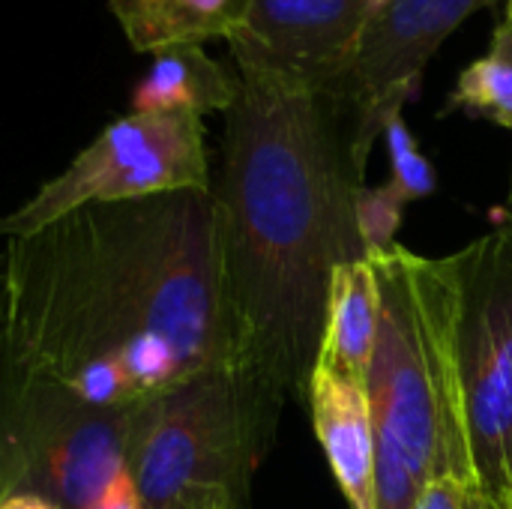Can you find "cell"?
<instances>
[{
    "instance_id": "cell-1",
    "label": "cell",
    "mask_w": 512,
    "mask_h": 509,
    "mask_svg": "<svg viewBox=\"0 0 512 509\" xmlns=\"http://www.w3.org/2000/svg\"><path fill=\"white\" fill-rule=\"evenodd\" d=\"M228 45L240 90L210 192L231 369L273 444L282 405L306 399L333 270L366 258L357 198L372 144L339 93Z\"/></svg>"
},
{
    "instance_id": "cell-2",
    "label": "cell",
    "mask_w": 512,
    "mask_h": 509,
    "mask_svg": "<svg viewBox=\"0 0 512 509\" xmlns=\"http://www.w3.org/2000/svg\"><path fill=\"white\" fill-rule=\"evenodd\" d=\"M0 351L99 408H132L189 381L156 339L99 204L3 237Z\"/></svg>"
},
{
    "instance_id": "cell-3",
    "label": "cell",
    "mask_w": 512,
    "mask_h": 509,
    "mask_svg": "<svg viewBox=\"0 0 512 509\" xmlns=\"http://www.w3.org/2000/svg\"><path fill=\"white\" fill-rule=\"evenodd\" d=\"M381 300L366 396L378 438V509H414L438 480L474 486L459 369L456 258L399 243L366 255Z\"/></svg>"
},
{
    "instance_id": "cell-4",
    "label": "cell",
    "mask_w": 512,
    "mask_h": 509,
    "mask_svg": "<svg viewBox=\"0 0 512 509\" xmlns=\"http://www.w3.org/2000/svg\"><path fill=\"white\" fill-rule=\"evenodd\" d=\"M270 441L234 369H210L129 408L126 471L144 509H246Z\"/></svg>"
},
{
    "instance_id": "cell-5",
    "label": "cell",
    "mask_w": 512,
    "mask_h": 509,
    "mask_svg": "<svg viewBox=\"0 0 512 509\" xmlns=\"http://www.w3.org/2000/svg\"><path fill=\"white\" fill-rule=\"evenodd\" d=\"M129 408H99L0 351V504H87L126 468Z\"/></svg>"
},
{
    "instance_id": "cell-6",
    "label": "cell",
    "mask_w": 512,
    "mask_h": 509,
    "mask_svg": "<svg viewBox=\"0 0 512 509\" xmlns=\"http://www.w3.org/2000/svg\"><path fill=\"white\" fill-rule=\"evenodd\" d=\"M204 120L189 111H129L105 126L57 177L0 216V237H24L93 207L162 192L210 189Z\"/></svg>"
},
{
    "instance_id": "cell-7",
    "label": "cell",
    "mask_w": 512,
    "mask_h": 509,
    "mask_svg": "<svg viewBox=\"0 0 512 509\" xmlns=\"http://www.w3.org/2000/svg\"><path fill=\"white\" fill-rule=\"evenodd\" d=\"M453 258L474 486L507 504L512 495V225L489 231Z\"/></svg>"
},
{
    "instance_id": "cell-8",
    "label": "cell",
    "mask_w": 512,
    "mask_h": 509,
    "mask_svg": "<svg viewBox=\"0 0 512 509\" xmlns=\"http://www.w3.org/2000/svg\"><path fill=\"white\" fill-rule=\"evenodd\" d=\"M498 0H390L363 30L348 75L330 87L357 114L363 138L375 144L390 114L420 90L423 72L450 33Z\"/></svg>"
},
{
    "instance_id": "cell-9",
    "label": "cell",
    "mask_w": 512,
    "mask_h": 509,
    "mask_svg": "<svg viewBox=\"0 0 512 509\" xmlns=\"http://www.w3.org/2000/svg\"><path fill=\"white\" fill-rule=\"evenodd\" d=\"M366 21V0H249L243 24L228 42L312 87L330 90L348 75Z\"/></svg>"
},
{
    "instance_id": "cell-10",
    "label": "cell",
    "mask_w": 512,
    "mask_h": 509,
    "mask_svg": "<svg viewBox=\"0 0 512 509\" xmlns=\"http://www.w3.org/2000/svg\"><path fill=\"white\" fill-rule=\"evenodd\" d=\"M306 402L348 507L378 509V438L366 384L318 360Z\"/></svg>"
},
{
    "instance_id": "cell-11",
    "label": "cell",
    "mask_w": 512,
    "mask_h": 509,
    "mask_svg": "<svg viewBox=\"0 0 512 509\" xmlns=\"http://www.w3.org/2000/svg\"><path fill=\"white\" fill-rule=\"evenodd\" d=\"M129 45L159 54L180 45L228 39L249 9V0H108Z\"/></svg>"
},
{
    "instance_id": "cell-12",
    "label": "cell",
    "mask_w": 512,
    "mask_h": 509,
    "mask_svg": "<svg viewBox=\"0 0 512 509\" xmlns=\"http://www.w3.org/2000/svg\"><path fill=\"white\" fill-rule=\"evenodd\" d=\"M240 81L234 69L216 63L201 45H180L153 54L147 75L132 90V111H228Z\"/></svg>"
},
{
    "instance_id": "cell-13",
    "label": "cell",
    "mask_w": 512,
    "mask_h": 509,
    "mask_svg": "<svg viewBox=\"0 0 512 509\" xmlns=\"http://www.w3.org/2000/svg\"><path fill=\"white\" fill-rule=\"evenodd\" d=\"M378 282L369 261H348L333 270L327 300V330L318 360L366 384L378 339Z\"/></svg>"
},
{
    "instance_id": "cell-14",
    "label": "cell",
    "mask_w": 512,
    "mask_h": 509,
    "mask_svg": "<svg viewBox=\"0 0 512 509\" xmlns=\"http://www.w3.org/2000/svg\"><path fill=\"white\" fill-rule=\"evenodd\" d=\"M450 111L486 117L512 132V24L507 18L495 27L489 54L456 78L444 114Z\"/></svg>"
},
{
    "instance_id": "cell-15",
    "label": "cell",
    "mask_w": 512,
    "mask_h": 509,
    "mask_svg": "<svg viewBox=\"0 0 512 509\" xmlns=\"http://www.w3.org/2000/svg\"><path fill=\"white\" fill-rule=\"evenodd\" d=\"M381 135H387V144H390V162H393V180H390V186L405 201L429 195L435 189V171L426 162V156L417 150L408 126L402 120V111H396V114L387 117Z\"/></svg>"
},
{
    "instance_id": "cell-16",
    "label": "cell",
    "mask_w": 512,
    "mask_h": 509,
    "mask_svg": "<svg viewBox=\"0 0 512 509\" xmlns=\"http://www.w3.org/2000/svg\"><path fill=\"white\" fill-rule=\"evenodd\" d=\"M402 207L405 198L390 186H375L360 192L357 198V225H360V237L366 243V255L372 249H387L393 246V234L402 222Z\"/></svg>"
},
{
    "instance_id": "cell-17",
    "label": "cell",
    "mask_w": 512,
    "mask_h": 509,
    "mask_svg": "<svg viewBox=\"0 0 512 509\" xmlns=\"http://www.w3.org/2000/svg\"><path fill=\"white\" fill-rule=\"evenodd\" d=\"M87 509H144V501L138 495V486L132 480V474L123 468L90 504Z\"/></svg>"
},
{
    "instance_id": "cell-18",
    "label": "cell",
    "mask_w": 512,
    "mask_h": 509,
    "mask_svg": "<svg viewBox=\"0 0 512 509\" xmlns=\"http://www.w3.org/2000/svg\"><path fill=\"white\" fill-rule=\"evenodd\" d=\"M468 492H471L468 483H459V480H438V483H432V486L417 498L414 509H465Z\"/></svg>"
},
{
    "instance_id": "cell-19",
    "label": "cell",
    "mask_w": 512,
    "mask_h": 509,
    "mask_svg": "<svg viewBox=\"0 0 512 509\" xmlns=\"http://www.w3.org/2000/svg\"><path fill=\"white\" fill-rule=\"evenodd\" d=\"M0 509H60L42 498H33V495H15V498H6Z\"/></svg>"
},
{
    "instance_id": "cell-20",
    "label": "cell",
    "mask_w": 512,
    "mask_h": 509,
    "mask_svg": "<svg viewBox=\"0 0 512 509\" xmlns=\"http://www.w3.org/2000/svg\"><path fill=\"white\" fill-rule=\"evenodd\" d=\"M465 509H510V501H507V504H501V501H495V498L483 495L477 486H471L468 501H465Z\"/></svg>"
},
{
    "instance_id": "cell-21",
    "label": "cell",
    "mask_w": 512,
    "mask_h": 509,
    "mask_svg": "<svg viewBox=\"0 0 512 509\" xmlns=\"http://www.w3.org/2000/svg\"><path fill=\"white\" fill-rule=\"evenodd\" d=\"M387 3H390V0H366V6H369V18H372L381 6H387Z\"/></svg>"
},
{
    "instance_id": "cell-22",
    "label": "cell",
    "mask_w": 512,
    "mask_h": 509,
    "mask_svg": "<svg viewBox=\"0 0 512 509\" xmlns=\"http://www.w3.org/2000/svg\"><path fill=\"white\" fill-rule=\"evenodd\" d=\"M507 213H510V222H507V225H512V186H510V201H507Z\"/></svg>"
},
{
    "instance_id": "cell-23",
    "label": "cell",
    "mask_w": 512,
    "mask_h": 509,
    "mask_svg": "<svg viewBox=\"0 0 512 509\" xmlns=\"http://www.w3.org/2000/svg\"><path fill=\"white\" fill-rule=\"evenodd\" d=\"M504 18L512 24V0H510V6H507V15H504Z\"/></svg>"
},
{
    "instance_id": "cell-24",
    "label": "cell",
    "mask_w": 512,
    "mask_h": 509,
    "mask_svg": "<svg viewBox=\"0 0 512 509\" xmlns=\"http://www.w3.org/2000/svg\"><path fill=\"white\" fill-rule=\"evenodd\" d=\"M510 509H512V495H510Z\"/></svg>"
}]
</instances>
